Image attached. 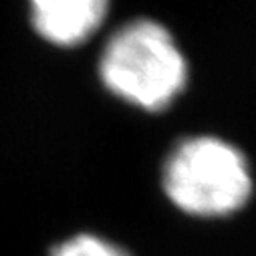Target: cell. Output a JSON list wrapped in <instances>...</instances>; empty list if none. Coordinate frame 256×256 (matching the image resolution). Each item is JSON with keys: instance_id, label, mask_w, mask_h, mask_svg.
<instances>
[{"instance_id": "6da1fadb", "label": "cell", "mask_w": 256, "mask_h": 256, "mask_svg": "<svg viewBox=\"0 0 256 256\" xmlns=\"http://www.w3.org/2000/svg\"><path fill=\"white\" fill-rule=\"evenodd\" d=\"M99 73L119 99L146 111H162L182 93L188 67L170 30L142 18L127 22L109 38Z\"/></svg>"}, {"instance_id": "7a4b0ae2", "label": "cell", "mask_w": 256, "mask_h": 256, "mask_svg": "<svg viewBox=\"0 0 256 256\" xmlns=\"http://www.w3.org/2000/svg\"><path fill=\"white\" fill-rule=\"evenodd\" d=\"M164 190L184 212L194 216H228L240 210L252 192L246 158L216 138H190L168 158Z\"/></svg>"}, {"instance_id": "3957f363", "label": "cell", "mask_w": 256, "mask_h": 256, "mask_svg": "<svg viewBox=\"0 0 256 256\" xmlns=\"http://www.w3.org/2000/svg\"><path fill=\"white\" fill-rule=\"evenodd\" d=\"M34 30L52 44L75 46L103 22L109 0H28Z\"/></svg>"}, {"instance_id": "277c9868", "label": "cell", "mask_w": 256, "mask_h": 256, "mask_svg": "<svg viewBox=\"0 0 256 256\" xmlns=\"http://www.w3.org/2000/svg\"><path fill=\"white\" fill-rule=\"evenodd\" d=\"M50 256H130V254L99 236L79 234L54 246Z\"/></svg>"}]
</instances>
